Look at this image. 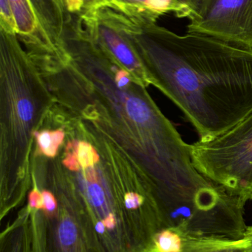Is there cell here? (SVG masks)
<instances>
[{
	"mask_svg": "<svg viewBox=\"0 0 252 252\" xmlns=\"http://www.w3.org/2000/svg\"><path fill=\"white\" fill-rule=\"evenodd\" d=\"M41 195L43 198L42 210L47 214L53 213L57 207V202L54 195L48 191H43Z\"/></svg>",
	"mask_w": 252,
	"mask_h": 252,
	"instance_id": "cell-20",
	"label": "cell"
},
{
	"mask_svg": "<svg viewBox=\"0 0 252 252\" xmlns=\"http://www.w3.org/2000/svg\"><path fill=\"white\" fill-rule=\"evenodd\" d=\"M85 179L86 180L88 181L89 182H92V183L96 182L97 178H96V171H95L94 169H93V167L86 168Z\"/></svg>",
	"mask_w": 252,
	"mask_h": 252,
	"instance_id": "cell-24",
	"label": "cell"
},
{
	"mask_svg": "<svg viewBox=\"0 0 252 252\" xmlns=\"http://www.w3.org/2000/svg\"><path fill=\"white\" fill-rule=\"evenodd\" d=\"M187 32L252 50V0H210L199 16L190 19Z\"/></svg>",
	"mask_w": 252,
	"mask_h": 252,
	"instance_id": "cell-3",
	"label": "cell"
},
{
	"mask_svg": "<svg viewBox=\"0 0 252 252\" xmlns=\"http://www.w3.org/2000/svg\"><path fill=\"white\" fill-rule=\"evenodd\" d=\"M79 142L77 141L69 142L67 146V157L64 160V164L70 170L76 171L79 170L80 164L78 162L77 153Z\"/></svg>",
	"mask_w": 252,
	"mask_h": 252,
	"instance_id": "cell-15",
	"label": "cell"
},
{
	"mask_svg": "<svg viewBox=\"0 0 252 252\" xmlns=\"http://www.w3.org/2000/svg\"><path fill=\"white\" fill-rule=\"evenodd\" d=\"M0 28L16 33V25L8 0H0Z\"/></svg>",
	"mask_w": 252,
	"mask_h": 252,
	"instance_id": "cell-13",
	"label": "cell"
},
{
	"mask_svg": "<svg viewBox=\"0 0 252 252\" xmlns=\"http://www.w3.org/2000/svg\"><path fill=\"white\" fill-rule=\"evenodd\" d=\"M108 7L128 16H146L158 19L173 13L179 18L189 17V13L176 0H105Z\"/></svg>",
	"mask_w": 252,
	"mask_h": 252,
	"instance_id": "cell-5",
	"label": "cell"
},
{
	"mask_svg": "<svg viewBox=\"0 0 252 252\" xmlns=\"http://www.w3.org/2000/svg\"><path fill=\"white\" fill-rule=\"evenodd\" d=\"M248 231L250 232V237H251V244L245 252H252V226H248Z\"/></svg>",
	"mask_w": 252,
	"mask_h": 252,
	"instance_id": "cell-26",
	"label": "cell"
},
{
	"mask_svg": "<svg viewBox=\"0 0 252 252\" xmlns=\"http://www.w3.org/2000/svg\"><path fill=\"white\" fill-rule=\"evenodd\" d=\"M71 15L82 16L104 6H108L105 0H64Z\"/></svg>",
	"mask_w": 252,
	"mask_h": 252,
	"instance_id": "cell-11",
	"label": "cell"
},
{
	"mask_svg": "<svg viewBox=\"0 0 252 252\" xmlns=\"http://www.w3.org/2000/svg\"><path fill=\"white\" fill-rule=\"evenodd\" d=\"M185 10L189 12L190 18L199 16L210 0H176Z\"/></svg>",
	"mask_w": 252,
	"mask_h": 252,
	"instance_id": "cell-16",
	"label": "cell"
},
{
	"mask_svg": "<svg viewBox=\"0 0 252 252\" xmlns=\"http://www.w3.org/2000/svg\"><path fill=\"white\" fill-rule=\"evenodd\" d=\"M17 112L20 119L25 122H29L33 117V106L31 102L22 99L17 103Z\"/></svg>",
	"mask_w": 252,
	"mask_h": 252,
	"instance_id": "cell-18",
	"label": "cell"
},
{
	"mask_svg": "<svg viewBox=\"0 0 252 252\" xmlns=\"http://www.w3.org/2000/svg\"><path fill=\"white\" fill-rule=\"evenodd\" d=\"M116 17L200 142L218 137L252 113L251 49L201 34L179 35L148 16L118 12Z\"/></svg>",
	"mask_w": 252,
	"mask_h": 252,
	"instance_id": "cell-1",
	"label": "cell"
},
{
	"mask_svg": "<svg viewBox=\"0 0 252 252\" xmlns=\"http://www.w3.org/2000/svg\"><path fill=\"white\" fill-rule=\"evenodd\" d=\"M126 111L132 121L141 125H148L156 114L147 102L137 97L127 99Z\"/></svg>",
	"mask_w": 252,
	"mask_h": 252,
	"instance_id": "cell-8",
	"label": "cell"
},
{
	"mask_svg": "<svg viewBox=\"0 0 252 252\" xmlns=\"http://www.w3.org/2000/svg\"><path fill=\"white\" fill-rule=\"evenodd\" d=\"M29 205L31 208L36 210L43 209L42 195L37 189H34L30 192Z\"/></svg>",
	"mask_w": 252,
	"mask_h": 252,
	"instance_id": "cell-21",
	"label": "cell"
},
{
	"mask_svg": "<svg viewBox=\"0 0 252 252\" xmlns=\"http://www.w3.org/2000/svg\"><path fill=\"white\" fill-rule=\"evenodd\" d=\"M8 1L16 25V35L31 45L50 44L40 28L29 0Z\"/></svg>",
	"mask_w": 252,
	"mask_h": 252,
	"instance_id": "cell-6",
	"label": "cell"
},
{
	"mask_svg": "<svg viewBox=\"0 0 252 252\" xmlns=\"http://www.w3.org/2000/svg\"><path fill=\"white\" fill-rule=\"evenodd\" d=\"M195 168L213 183L252 201V112L226 133L189 145Z\"/></svg>",
	"mask_w": 252,
	"mask_h": 252,
	"instance_id": "cell-2",
	"label": "cell"
},
{
	"mask_svg": "<svg viewBox=\"0 0 252 252\" xmlns=\"http://www.w3.org/2000/svg\"><path fill=\"white\" fill-rule=\"evenodd\" d=\"M143 203V197L136 192H127L124 195V204L126 208L128 210H136L139 208Z\"/></svg>",
	"mask_w": 252,
	"mask_h": 252,
	"instance_id": "cell-19",
	"label": "cell"
},
{
	"mask_svg": "<svg viewBox=\"0 0 252 252\" xmlns=\"http://www.w3.org/2000/svg\"><path fill=\"white\" fill-rule=\"evenodd\" d=\"M115 79H116L117 86L119 88L125 87L130 82V79L128 78V72L124 70V69H121V70L117 72Z\"/></svg>",
	"mask_w": 252,
	"mask_h": 252,
	"instance_id": "cell-22",
	"label": "cell"
},
{
	"mask_svg": "<svg viewBox=\"0 0 252 252\" xmlns=\"http://www.w3.org/2000/svg\"><path fill=\"white\" fill-rule=\"evenodd\" d=\"M183 238L181 252H245L251 244L247 227L245 235L238 239L222 238Z\"/></svg>",
	"mask_w": 252,
	"mask_h": 252,
	"instance_id": "cell-7",
	"label": "cell"
},
{
	"mask_svg": "<svg viewBox=\"0 0 252 252\" xmlns=\"http://www.w3.org/2000/svg\"><path fill=\"white\" fill-rule=\"evenodd\" d=\"M40 28L52 47H62V37L72 15L64 0H29Z\"/></svg>",
	"mask_w": 252,
	"mask_h": 252,
	"instance_id": "cell-4",
	"label": "cell"
},
{
	"mask_svg": "<svg viewBox=\"0 0 252 252\" xmlns=\"http://www.w3.org/2000/svg\"><path fill=\"white\" fill-rule=\"evenodd\" d=\"M105 228L106 227H105V223H103L102 220L98 221L96 223V226H95V229L99 234H103L105 232Z\"/></svg>",
	"mask_w": 252,
	"mask_h": 252,
	"instance_id": "cell-25",
	"label": "cell"
},
{
	"mask_svg": "<svg viewBox=\"0 0 252 252\" xmlns=\"http://www.w3.org/2000/svg\"><path fill=\"white\" fill-rule=\"evenodd\" d=\"M89 200L95 207H102L105 204V195L103 189L99 185L92 184L87 188Z\"/></svg>",
	"mask_w": 252,
	"mask_h": 252,
	"instance_id": "cell-17",
	"label": "cell"
},
{
	"mask_svg": "<svg viewBox=\"0 0 252 252\" xmlns=\"http://www.w3.org/2000/svg\"><path fill=\"white\" fill-rule=\"evenodd\" d=\"M103 223H105V227L109 230H112L115 229L117 225L116 218L113 213H109L105 219L102 220Z\"/></svg>",
	"mask_w": 252,
	"mask_h": 252,
	"instance_id": "cell-23",
	"label": "cell"
},
{
	"mask_svg": "<svg viewBox=\"0 0 252 252\" xmlns=\"http://www.w3.org/2000/svg\"><path fill=\"white\" fill-rule=\"evenodd\" d=\"M77 157L80 165L84 169L93 167L99 160L97 151L90 144L86 142L78 143Z\"/></svg>",
	"mask_w": 252,
	"mask_h": 252,
	"instance_id": "cell-12",
	"label": "cell"
},
{
	"mask_svg": "<svg viewBox=\"0 0 252 252\" xmlns=\"http://www.w3.org/2000/svg\"><path fill=\"white\" fill-rule=\"evenodd\" d=\"M59 233V240L62 245H72L76 240V229L70 221H64L61 223Z\"/></svg>",
	"mask_w": 252,
	"mask_h": 252,
	"instance_id": "cell-14",
	"label": "cell"
},
{
	"mask_svg": "<svg viewBox=\"0 0 252 252\" xmlns=\"http://www.w3.org/2000/svg\"><path fill=\"white\" fill-rule=\"evenodd\" d=\"M153 252H181L183 238L176 231L164 229L154 238Z\"/></svg>",
	"mask_w": 252,
	"mask_h": 252,
	"instance_id": "cell-9",
	"label": "cell"
},
{
	"mask_svg": "<svg viewBox=\"0 0 252 252\" xmlns=\"http://www.w3.org/2000/svg\"><path fill=\"white\" fill-rule=\"evenodd\" d=\"M35 135L41 152L49 157H54L56 156L58 148L65 138V133L62 130L54 131L44 130L41 133L36 132Z\"/></svg>",
	"mask_w": 252,
	"mask_h": 252,
	"instance_id": "cell-10",
	"label": "cell"
}]
</instances>
